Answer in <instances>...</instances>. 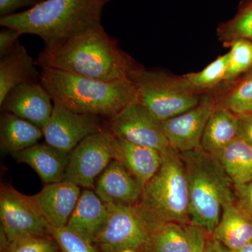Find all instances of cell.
I'll list each match as a JSON object with an SVG mask.
<instances>
[{"label": "cell", "mask_w": 252, "mask_h": 252, "mask_svg": "<svg viewBox=\"0 0 252 252\" xmlns=\"http://www.w3.org/2000/svg\"><path fill=\"white\" fill-rule=\"evenodd\" d=\"M35 64L104 81H132L144 68L119 47L102 26L45 46Z\"/></svg>", "instance_id": "6da1fadb"}, {"label": "cell", "mask_w": 252, "mask_h": 252, "mask_svg": "<svg viewBox=\"0 0 252 252\" xmlns=\"http://www.w3.org/2000/svg\"><path fill=\"white\" fill-rule=\"evenodd\" d=\"M107 0H42L21 12L1 16L0 25L23 34H34L53 46L102 26Z\"/></svg>", "instance_id": "7a4b0ae2"}, {"label": "cell", "mask_w": 252, "mask_h": 252, "mask_svg": "<svg viewBox=\"0 0 252 252\" xmlns=\"http://www.w3.org/2000/svg\"><path fill=\"white\" fill-rule=\"evenodd\" d=\"M41 83L53 102L81 113L109 119L137 101L132 80H96L54 68H41Z\"/></svg>", "instance_id": "3957f363"}, {"label": "cell", "mask_w": 252, "mask_h": 252, "mask_svg": "<svg viewBox=\"0 0 252 252\" xmlns=\"http://www.w3.org/2000/svg\"><path fill=\"white\" fill-rule=\"evenodd\" d=\"M180 155L188 182L190 224L211 235L220 223L223 204L235 200L233 182L218 158L202 147Z\"/></svg>", "instance_id": "277c9868"}, {"label": "cell", "mask_w": 252, "mask_h": 252, "mask_svg": "<svg viewBox=\"0 0 252 252\" xmlns=\"http://www.w3.org/2000/svg\"><path fill=\"white\" fill-rule=\"evenodd\" d=\"M162 157L160 168L143 187L136 205L152 233L167 223L190 224L188 182L182 158L172 148Z\"/></svg>", "instance_id": "5b68a950"}, {"label": "cell", "mask_w": 252, "mask_h": 252, "mask_svg": "<svg viewBox=\"0 0 252 252\" xmlns=\"http://www.w3.org/2000/svg\"><path fill=\"white\" fill-rule=\"evenodd\" d=\"M132 81L137 86V102L161 122L195 107L203 95L184 76L175 77L161 71L143 68Z\"/></svg>", "instance_id": "8992f818"}, {"label": "cell", "mask_w": 252, "mask_h": 252, "mask_svg": "<svg viewBox=\"0 0 252 252\" xmlns=\"http://www.w3.org/2000/svg\"><path fill=\"white\" fill-rule=\"evenodd\" d=\"M109 216L94 242L100 252H144L152 231L136 205H107Z\"/></svg>", "instance_id": "52a82bcc"}, {"label": "cell", "mask_w": 252, "mask_h": 252, "mask_svg": "<svg viewBox=\"0 0 252 252\" xmlns=\"http://www.w3.org/2000/svg\"><path fill=\"white\" fill-rule=\"evenodd\" d=\"M0 218L9 244L28 237L51 235V225L33 197L20 193L10 185L1 187Z\"/></svg>", "instance_id": "ba28073f"}, {"label": "cell", "mask_w": 252, "mask_h": 252, "mask_svg": "<svg viewBox=\"0 0 252 252\" xmlns=\"http://www.w3.org/2000/svg\"><path fill=\"white\" fill-rule=\"evenodd\" d=\"M116 137L107 130L88 136L69 154L64 180L87 189L114 159Z\"/></svg>", "instance_id": "9c48e42d"}, {"label": "cell", "mask_w": 252, "mask_h": 252, "mask_svg": "<svg viewBox=\"0 0 252 252\" xmlns=\"http://www.w3.org/2000/svg\"><path fill=\"white\" fill-rule=\"evenodd\" d=\"M106 127L118 139L157 149L162 154L170 149L161 122L137 101L107 119Z\"/></svg>", "instance_id": "30bf717a"}, {"label": "cell", "mask_w": 252, "mask_h": 252, "mask_svg": "<svg viewBox=\"0 0 252 252\" xmlns=\"http://www.w3.org/2000/svg\"><path fill=\"white\" fill-rule=\"evenodd\" d=\"M101 119L97 116L74 112L54 102L51 117L42 129L46 143L70 154L88 136L106 130Z\"/></svg>", "instance_id": "8fae6325"}, {"label": "cell", "mask_w": 252, "mask_h": 252, "mask_svg": "<svg viewBox=\"0 0 252 252\" xmlns=\"http://www.w3.org/2000/svg\"><path fill=\"white\" fill-rule=\"evenodd\" d=\"M217 107L216 99L205 94L195 107L162 122V130L170 148L183 153L201 147L204 130Z\"/></svg>", "instance_id": "7c38bea8"}, {"label": "cell", "mask_w": 252, "mask_h": 252, "mask_svg": "<svg viewBox=\"0 0 252 252\" xmlns=\"http://www.w3.org/2000/svg\"><path fill=\"white\" fill-rule=\"evenodd\" d=\"M51 96L40 82L26 83L10 91L1 110L27 120L42 130L52 114Z\"/></svg>", "instance_id": "4fadbf2b"}, {"label": "cell", "mask_w": 252, "mask_h": 252, "mask_svg": "<svg viewBox=\"0 0 252 252\" xmlns=\"http://www.w3.org/2000/svg\"><path fill=\"white\" fill-rule=\"evenodd\" d=\"M143 187L127 168L116 159L99 176L94 192L106 205H136Z\"/></svg>", "instance_id": "5bb4252c"}, {"label": "cell", "mask_w": 252, "mask_h": 252, "mask_svg": "<svg viewBox=\"0 0 252 252\" xmlns=\"http://www.w3.org/2000/svg\"><path fill=\"white\" fill-rule=\"evenodd\" d=\"M81 193L80 187L63 180L48 184L32 197L50 225L62 228L67 225Z\"/></svg>", "instance_id": "9a60e30c"}, {"label": "cell", "mask_w": 252, "mask_h": 252, "mask_svg": "<svg viewBox=\"0 0 252 252\" xmlns=\"http://www.w3.org/2000/svg\"><path fill=\"white\" fill-rule=\"evenodd\" d=\"M35 61L18 41L0 60V105L10 91L26 83L40 82Z\"/></svg>", "instance_id": "2e32d148"}, {"label": "cell", "mask_w": 252, "mask_h": 252, "mask_svg": "<svg viewBox=\"0 0 252 252\" xmlns=\"http://www.w3.org/2000/svg\"><path fill=\"white\" fill-rule=\"evenodd\" d=\"M109 216L107 205L91 189L81 191L80 197L66 225L88 241L94 243Z\"/></svg>", "instance_id": "e0dca14e"}, {"label": "cell", "mask_w": 252, "mask_h": 252, "mask_svg": "<svg viewBox=\"0 0 252 252\" xmlns=\"http://www.w3.org/2000/svg\"><path fill=\"white\" fill-rule=\"evenodd\" d=\"M12 155L18 162L31 166L47 185L64 180L69 154L46 143H37Z\"/></svg>", "instance_id": "ac0fdd59"}, {"label": "cell", "mask_w": 252, "mask_h": 252, "mask_svg": "<svg viewBox=\"0 0 252 252\" xmlns=\"http://www.w3.org/2000/svg\"><path fill=\"white\" fill-rule=\"evenodd\" d=\"M211 237L235 252L252 242V220L237 205L228 200L222 207L220 223Z\"/></svg>", "instance_id": "d6986e66"}, {"label": "cell", "mask_w": 252, "mask_h": 252, "mask_svg": "<svg viewBox=\"0 0 252 252\" xmlns=\"http://www.w3.org/2000/svg\"><path fill=\"white\" fill-rule=\"evenodd\" d=\"M114 159L124 165L144 187L160 168L162 157L157 149L116 137Z\"/></svg>", "instance_id": "ffe728a7"}, {"label": "cell", "mask_w": 252, "mask_h": 252, "mask_svg": "<svg viewBox=\"0 0 252 252\" xmlns=\"http://www.w3.org/2000/svg\"><path fill=\"white\" fill-rule=\"evenodd\" d=\"M239 136V117L223 105L217 104L216 109L204 130L202 149L217 157Z\"/></svg>", "instance_id": "44dd1931"}, {"label": "cell", "mask_w": 252, "mask_h": 252, "mask_svg": "<svg viewBox=\"0 0 252 252\" xmlns=\"http://www.w3.org/2000/svg\"><path fill=\"white\" fill-rule=\"evenodd\" d=\"M42 137V130L28 121L10 112H4L1 115L0 142L6 152H21L37 144Z\"/></svg>", "instance_id": "7402d4cb"}, {"label": "cell", "mask_w": 252, "mask_h": 252, "mask_svg": "<svg viewBox=\"0 0 252 252\" xmlns=\"http://www.w3.org/2000/svg\"><path fill=\"white\" fill-rule=\"evenodd\" d=\"M217 157L233 187L252 180V147L241 137L238 136Z\"/></svg>", "instance_id": "603a6c76"}, {"label": "cell", "mask_w": 252, "mask_h": 252, "mask_svg": "<svg viewBox=\"0 0 252 252\" xmlns=\"http://www.w3.org/2000/svg\"><path fill=\"white\" fill-rule=\"evenodd\" d=\"M188 225L170 223L154 231L144 252H190Z\"/></svg>", "instance_id": "cb8c5ba5"}, {"label": "cell", "mask_w": 252, "mask_h": 252, "mask_svg": "<svg viewBox=\"0 0 252 252\" xmlns=\"http://www.w3.org/2000/svg\"><path fill=\"white\" fill-rule=\"evenodd\" d=\"M229 53L220 56L198 72L190 73L184 76L194 89L201 93L213 89L225 80L228 66Z\"/></svg>", "instance_id": "d4e9b609"}, {"label": "cell", "mask_w": 252, "mask_h": 252, "mask_svg": "<svg viewBox=\"0 0 252 252\" xmlns=\"http://www.w3.org/2000/svg\"><path fill=\"white\" fill-rule=\"evenodd\" d=\"M218 35L228 44L237 39L252 41V6H244L235 18L220 25Z\"/></svg>", "instance_id": "484cf974"}, {"label": "cell", "mask_w": 252, "mask_h": 252, "mask_svg": "<svg viewBox=\"0 0 252 252\" xmlns=\"http://www.w3.org/2000/svg\"><path fill=\"white\" fill-rule=\"evenodd\" d=\"M230 45L229 66L225 81L233 80L252 67V41L237 39Z\"/></svg>", "instance_id": "4316f807"}, {"label": "cell", "mask_w": 252, "mask_h": 252, "mask_svg": "<svg viewBox=\"0 0 252 252\" xmlns=\"http://www.w3.org/2000/svg\"><path fill=\"white\" fill-rule=\"evenodd\" d=\"M238 117L252 114V75L225 96L223 104Z\"/></svg>", "instance_id": "83f0119b"}, {"label": "cell", "mask_w": 252, "mask_h": 252, "mask_svg": "<svg viewBox=\"0 0 252 252\" xmlns=\"http://www.w3.org/2000/svg\"><path fill=\"white\" fill-rule=\"evenodd\" d=\"M51 235L59 245L61 252H100L94 243L66 226L62 228L51 226Z\"/></svg>", "instance_id": "f1b7e54d"}, {"label": "cell", "mask_w": 252, "mask_h": 252, "mask_svg": "<svg viewBox=\"0 0 252 252\" xmlns=\"http://www.w3.org/2000/svg\"><path fill=\"white\" fill-rule=\"evenodd\" d=\"M59 245L51 235H39L11 242L6 252H59Z\"/></svg>", "instance_id": "f546056e"}, {"label": "cell", "mask_w": 252, "mask_h": 252, "mask_svg": "<svg viewBox=\"0 0 252 252\" xmlns=\"http://www.w3.org/2000/svg\"><path fill=\"white\" fill-rule=\"evenodd\" d=\"M233 187L237 205L252 220V180Z\"/></svg>", "instance_id": "4dcf8cb0"}, {"label": "cell", "mask_w": 252, "mask_h": 252, "mask_svg": "<svg viewBox=\"0 0 252 252\" xmlns=\"http://www.w3.org/2000/svg\"><path fill=\"white\" fill-rule=\"evenodd\" d=\"M39 2V0H0V15L9 16L15 11L24 7H32Z\"/></svg>", "instance_id": "1f68e13d"}, {"label": "cell", "mask_w": 252, "mask_h": 252, "mask_svg": "<svg viewBox=\"0 0 252 252\" xmlns=\"http://www.w3.org/2000/svg\"><path fill=\"white\" fill-rule=\"evenodd\" d=\"M21 33L12 28H4L0 32V57H2L18 42Z\"/></svg>", "instance_id": "d6a6232c"}, {"label": "cell", "mask_w": 252, "mask_h": 252, "mask_svg": "<svg viewBox=\"0 0 252 252\" xmlns=\"http://www.w3.org/2000/svg\"><path fill=\"white\" fill-rule=\"evenodd\" d=\"M188 229L191 238L192 248L190 252H205L208 234L203 228L188 225Z\"/></svg>", "instance_id": "836d02e7"}, {"label": "cell", "mask_w": 252, "mask_h": 252, "mask_svg": "<svg viewBox=\"0 0 252 252\" xmlns=\"http://www.w3.org/2000/svg\"><path fill=\"white\" fill-rule=\"evenodd\" d=\"M239 117V137L252 147V115Z\"/></svg>", "instance_id": "e575fe53"}, {"label": "cell", "mask_w": 252, "mask_h": 252, "mask_svg": "<svg viewBox=\"0 0 252 252\" xmlns=\"http://www.w3.org/2000/svg\"><path fill=\"white\" fill-rule=\"evenodd\" d=\"M211 236V235H210ZM212 245H213V248L215 249V252H235L227 248L224 245H222L220 242L217 241V240H214L212 238Z\"/></svg>", "instance_id": "d590c367"}, {"label": "cell", "mask_w": 252, "mask_h": 252, "mask_svg": "<svg viewBox=\"0 0 252 252\" xmlns=\"http://www.w3.org/2000/svg\"><path fill=\"white\" fill-rule=\"evenodd\" d=\"M205 252H215V249L213 248V245H212L211 236L209 235L208 236H207Z\"/></svg>", "instance_id": "8d00e7d4"}, {"label": "cell", "mask_w": 252, "mask_h": 252, "mask_svg": "<svg viewBox=\"0 0 252 252\" xmlns=\"http://www.w3.org/2000/svg\"><path fill=\"white\" fill-rule=\"evenodd\" d=\"M235 252H252V242L249 243L246 246L240 249V250H237Z\"/></svg>", "instance_id": "74e56055"}, {"label": "cell", "mask_w": 252, "mask_h": 252, "mask_svg": "<svg viewBox=\"0 0 252 252\" xmlns=\"http://www.w3.org/2000/svg\"><path fill=\"white\" fill-rule=\"evenodd\" d=\"M245 6H252V0H251V1H249L248 4L245 5Z\"/></svg>", "instance_id": "f35d334b"}, {"label": "cell", "mask_w": 252, "mask_h": 252, "mask_svg": "<svg viewBox=\"0 0 252 252\" xmlns=\"http://www.w3.org/2000/svg\"><path fill=\"white\" fill-rule=\"evenodd\" d=\"M42 1V0H39V1Z\"/></svg>", "instance_id": "ab89813d"}, {"label": "cell", "mask_w": 252, "mask_h": 252, "mask_svg": "<svg viewBox=\"0 0 252 252\" xmlns=\"http://www.w3.org/2000/svg\"><path fill=\"white\" fill-rule=\"evenodd\" d=\"M107 1H110V0H107Z\"/></svg>", "instance_id": "60d3db41"}, {"label": "cell", "mask_w": 252, "mask_h": 252, "mask_svg": "<svg viewBox=\"0 0 252 252\" xmlns=\"http://www.w3.org/2000/svg\"><path fill=\"white\" fill-rule=\"evenodd\" d=\"M251 115H252V114H251Z\"/></svg>", "instance_id": "b9f144b4"}]
</instances>
